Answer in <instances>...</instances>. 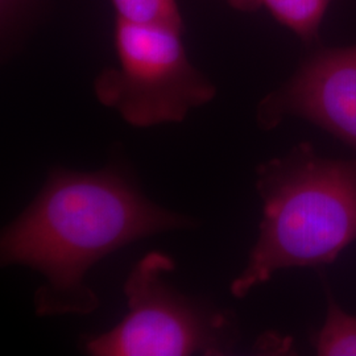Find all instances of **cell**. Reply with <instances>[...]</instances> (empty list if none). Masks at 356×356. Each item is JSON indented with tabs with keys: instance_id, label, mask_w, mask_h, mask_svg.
<instances>
[{
	"instance_id": "obj_1",
	"label": "cell",
	"mask_w": 356,
	"mask_h": 356,
	"mask_svg": "<svg viewBox=\"0 0 356 356\" xmlns=\"http://www.w3.org/2000/svg\"><path fill=\"white\" fill-rule=\"evenodd\" d=\"M194 220L149 201L118 166L98 172L51 170L36 200L7 226L1 266L35 269L45 282L35 294L40 317L86 316L98 296L85 284L91 268L131 243Z\"/></svg>"
},
{
	"instance_id": "obj_2",
	"label": "cell",
	"mask_w": 356,
	"mask_h": 356,
	"mask_svg": "<svg viewBox=\"0 0 356 356\" xmlns=\"http://www.w3.org/2000/svg\"><path fill=\"white\" fill-rule=\"evenodd\" d=\"M263 220L248 263L232 281L243 298L277 270L322 267L356 241V159H323L309 143L259 165Z\"/></svg>"
},
{
	"instance_id": "obj_3",
	"label": "cell",
	"mask_w": 356,
	"mask_h": 356,
	"mask_svg": "<svg viewBox=\"0 0 356 356\" xmlns=\"http://www.w3.org/2000/svg\"><path fill=\"white\" fill-rule=\"evenodd\" d=\"M176 268L164 252L141 257L124 282L128 313L111 330L91 337L94 356L226 355L239 339L235 319L182 296L165 280Z\"/></svg>"
},
{
	"instance_id": "obj_4",
	"label": "cell",
	"mask_w": 356,
	"mask_h": 356,
	"mask_svg": "<svg viewBox=\"0 0 356 356\" xmlns=\"http://www.w3.org/2000/svg\"><path fill=\"white\" fill-rule=\"evenodd\" d=\"M114 41L118 65L95 78L94 92L129 126L179 123L214 99L216 86L191 64L181 32L116 16Z\"/></svg>"
},
{
	"instance_id": "obj_5",
	"label": "cell",
	"mask_w": 356,
	"mask_h": 356,
	"mask_svg": "<svg viewBox=\"0 0 356 356\" xmlns=\"http://www.w3.org/2000/svg\"><path fill=\"white\" fill-rule=\"evenodd\" d=\"M302 118L356 149V45L317 51L257 107V124L273 129Z\"/></svg>"
},
{
	"instance_id": "obj_6",
	"label": "cell",
	"mask_w": 356,
	"mask_h": 356,
	"mask_svg": "<svg viewBox=\"0 0 356 356\" xmlns=\"http://www.w3.org/2000/svg\"><path fill=\"white\" fill-rule=\"evenodd\" d=\"M241 13L266 10L307 44L318 40L319 26L332 0H225Z\"/></svg>"
},
{
	"instance_id": "obj_7",
	"label": "cell",
	"mask_w": 356,
	"mask_h": 356,
	"mask_svg": "<svg viewBox=\"0 0 356 356\" xmlns=\"http://www.w3.org/2000/svg\"><path fill=\"white\" fill-rule=\"evenodd\" d=\"M317 355H356V317L346 313L327 292V314L322 329L312 338Z\"/></svg>"
},
{
	"instance_id": "obj_8",
	"label": "cell",
	"mask_w": 356,
	"mask_h": 356,
	"mask_svg": "<svg viewBox=\"0 0 356 356\" xmlns=\"http://www.w3.org/2000/svg\"><path fill=\"white\" fill-rule=\"evenodd\" d=\"M116 16L131 23L164 26L184 33L177 0H111Z\"/></svg>"
},
{
	"instance_id": "obj_9",
	"label": "cell",
	"mask_w": 356,
	"mask_h": 356,
	"mask_svg": "<svg viewBox=\"0 0 356 356\" xmlns=\"http://www.w3.org/2000/svg\"><path fill=\"white\" fill-rule=\"evenodd\" d=\"M32 0H0L1 13V31L8 32V28L13 26L19 16L24 13Z\"/></svg>"
}]
</instances>
